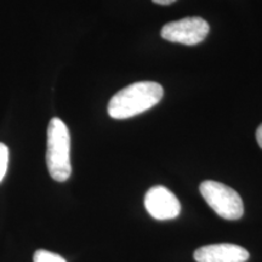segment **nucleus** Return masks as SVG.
Here are the masks:
<instances>
[{"instance_id": "obj_7", "label": "nucleus", "mask_w": 262, "mask_h": 262, "mask_svg": "<svg viewBox=\"0 0 262 262\" xmlns=\"http://www.w3.org/2000/svg\"><path fill=\"white\" fill-rule=\"evenodd\" d=\"M34 262H67L60 255L48 250H37L33 256Z\"/></svg>"}, {"instance_id": "obj_9", "label": "nucleus", "mask_w": 262, "mask_h": 262, "mask_svg": "<svg viewBox=\"0 0 262 262\" xmlns=\"http://www.w3.org/2000/svg\"><path fill=\"white\" fill-rule=\"evenodd\" d=\"M256 140H257L258 146L262 148V124L257 127V130H256Z\"/></svg>"}, {"instance_id": "obj_10", "label": "nucleus", "mask_w": 262, "mask_h": 262, "mask_svg": "<svg viewBox=\"0 0 262 262\" xmlns=\"http://www.w3.org/2000/svg\"><path fill=\"white\" fill-rule=\"evenodd\" d=\"M152 2L158 5H170L172 4V3H175L176 0H152Z\"/></svg>"}, {"instance_id": "obj_8", "label": "nucleus", "mask_w": 262, "mask_h": 262, "mask_svg": "<svg viewBox=\"0 0 262 262\" xmlns=\"http://www.w3.org/2000/svg\"><path fill=\"white\" fill-rule=\"evenodd\" d=\"M9 163V149L8 147L0 143V181L4 179Z\"/></svg>"}, {"instance_id": "obj_5", "label": "nucleus", "mask_w": 262, "mask_h": 262, "mask_svg": "<svg viewBox=\"0 0 262 262\" xmlns=\"http://www.w3.org/2000/svg\"><path fill=\"white\" fill-rule=\"evenodd\" d=\"M145 206L148 214L159 221L172 220L181 211L179 199L164 186H155L148 189L145 196Z\"/></svg>"}, {"instance_id": "obj_1", "label": "nucleus", "mask_w": 262, "mask_h": 262, "mask_svg": "<svg viewBox=\"0 0 262 262\" xmlns=\"http://www.w3.org/2000/svg\"><path fill=\"white\" fill-rule=\"evenodd\" d=\"M163 86L155 81H139L124 88L111 98L108 114L114 119H127L141 114L159 103Z\"/></svg>"}, {"instance_id": "obj_6", "label": "nucleus", "mask_w": 262, "mask_h": 262, "mask_svg": "<svg viewBox=\"0 0 262 262\" xmlns=\"http://www.w3.org/2000/svg\"><path fill=\"white\" fill-rule=\"evenodd\" d=\"M248 258L247 249L228 243L205 245L194 251L196 262H245Z\"/></svg>"}, {"instance_id": "obj_4", "label": "nucleus", "mask_w": 262, "mask_h": 262, "mask_svg": "<svg viewBox=\"0 0 262 262\" xmlns=\"http://www.w3.org/2000/svg\"><path fill=\"white\" fill-rule=\"evenodd\" d=\"M209 29V24L202 17H186L166 24L160 35L168 41L192 47L204 40Z\"/></svg>"}, {"instance_id": "obj_2", "label": "nucleus", "mask_w": 262, "mask_h": 262, "mask_svg": "<svg viewBox=\"0 0 262 262\" xmlns=\"http://www.w3.org/2000/svg\"><path fill=\"white\" fill-rule=\"evenodd\" d=\"M47 165L55 181L64 182L72 173L70 130L60 118H52L48 126Z\"/></svg>"}, {"instance_id": "obj_3", "label": "nucleus", "mask_w": 262, "mask_h": 262, "mask_svg": "<svg viewBox=\"0 0 262 262\" xmlns=\"http://www.w3.org/2000/svg\"><path fill=\"white\" fill-rule=\"evenodd\" d=\"M199 191L208 205L225 220H239L243 216V201L241 195L228 186L208 180L201 183Z\"/></svg>"}]
</instances>
